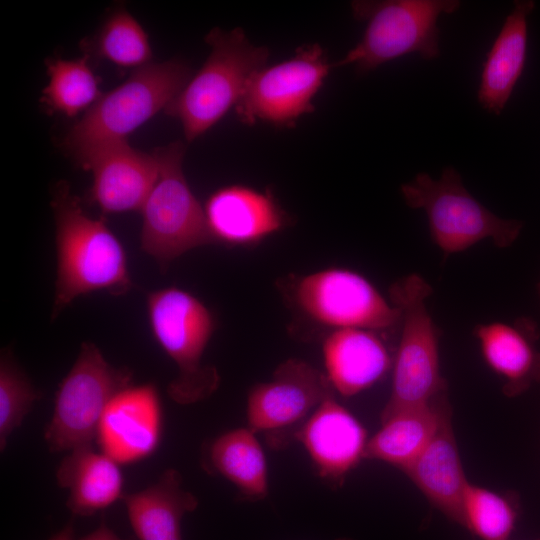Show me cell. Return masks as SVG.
<instances>
[{"label": "cell", "instance_id": "cell-1", "mask_svg": "<svg viewBox=\"0 0 540 540\" xmlns=\"http://www.w3.org/2000/svg\"><path fill=\"white\" fill-rule=\"evenodd\" d=\"M57 276L52 319L74 299L105 290L122 295L132 287L125 250L101 221L89 217L66 181L52 192Z\"/></svg>", "mask_w": 540, "mask_h": 540}, {"label": "cell", "instance_id": "cell-2", "mask_svg": "<svg viewBox=\"0 0 540 540\" xmlns=\"http://www.w3.org/2000/svg\"><path fill=\"white\" fill-rule=\"evenodd\" d=\"M190 69L181 60L149 63L135 69L117 88L102 94L71 127L64 147L76 161L94 149L117 141L144 124L185 87Z\"/></svg>", "mask_w": 540, "mask_h": 540}, {"label": "cell", "instance_id": "cell-3", "mask_svg": "<svg viewBox=\"0 0 540 540\" xmlns=\"http://www.w3.org/2000/svg\"><path fill=\"white\" fill-rule=\"evenodd\" d=\"M205 41L211 47L209 57L164 109L181 121L189 142L237 105L249 79L266 67L269 57V50L251 44L241 28L229 32L213 28Z\"/></svg>", "mask_w": 540, "mask_h": 540}, {"label": "cell", "instance_id": "cell-4", "mask_svg": "<svg viewBox=\"0 0 540 540\" xmlns=\"http://www.w3.org/2000/svg\"><path fill=\"white\" fill-rule=\"evenodd\" d=\"M431 292L430 284L418 274L402 277L390 286V302L402 314V331L391 394L381 421L445 397L446 384L439 365V331L426 305Z\"/></svg>", "mask_w": 540, "mask_h": 540}, {"label": "cell", "instance_id": "cell-5", "mask_svg": "<svg viewBox=\"0 0 540 540\" xmlns=\"http://www.w3.org/2000/svg\"><path fill=\"white\" fill-rule=\"evenodd\" d=\"M147 312L155 340L178 368L167 386L170 399L188 405L210 397L220 375L214 366L202 363L215 328L209 309L191 293L167 287L147 295Z\"/></svg>", "mask_w": 540, "mask_h": 540}, {"label": "cell", "instance_id": "cell-6", "mask_svg": "<svg viewBox=\"0 0 540 540\" xmlns=\"http://www.w3.org/2000/svg\"><path fill=\"white\" fill-rule=\"evenodd\" d=\"M460 5L458 0L353 1L352 14L366 22V29L361 40L331 66L354 64L363 74L410 53L424 60L437 59V20L441 14L454 13Z\"/></svg>", "mask_w": 540, "mask_h": 540}, {"label": "cell", "instance_id": "cell-7", "mask_svg": "<svg viewBox=\"0 0 540 540\" xmlns=\"http://www.w3.org/2000/svg\"><path fill=\"white\" fill-rule=\"evenodd\" d=\"M406 204L423 209L433 242L445 257L491 239L500 248L514 243L523 223L502 219L478 202L465 188L459 172L445 167L439 179L425 172L401 185Z\"/></svg>", "mask_w": 540, "mask_h": 540}, {"label": "cell", "instance_id": "cell-8", "mask_svg": "<svg viewBox=\"0 0 540 540\" xmlns=\"http://www.w3.org/2000/svg\"><path fill=\"white\" fill-rule=\"evenodd\" d=\"M153 153L158 160L159 175L141 209L140 248L166 269L187 251L216 240L204 208L184 177V144L175 141Z\"/></svg>", "mask_w": 540, "mask_h": 540}, {"label": "cell", "instance_id": "cell-9", "mask_svg": "<svg viewBox=\"0 0 540 540\" xmlns=\"http://www.w3.org/2000/svg\"><path fill=\"white\" fill-rule=\"evenodd\" d=\"M132 376L128 368L111 365L94 343L83 342L55 394L44 432L49 449L62 452L92 446L109 403L131 386Z\"/></svg>", "mask_w": 540, "mask_h": 540}, {"label": "cell", "instance_id": "cell-10", "mask_svg": "<svg viewBox=\"0 0 540 540\" xmlns=\"http://www.w3.org/2000/svg\"><path fill=\"white\" fill-rule=\"evenodd\" d=\"M331 68L320 45L299 47L294 57L252 75L235 106L238 118L247 125L258 120L292 125L314 111L312 100Z\"/></svg>", "mask_w": 540, "mask_h": 540}, {"label": "cell", "instance_id": "cell-11", "mask_svg": "<svg viewBox=\"0 0 540 540\" xmlns=\"http://www.w3.org/2000/svg\"><path fill=\"white\" fill-rule=\"evenodd\" d=\"M299 307L313 320L336 329L382 330L401 320L399 308L387 301L364 276L330 268L301 278L295 288Z\"/></svg>", "mask_w": 540, "mask_h": 540}, {"label": "cell", "instance_id": "cell-12", "mask_svg": "<svg viewBox=\"0 0 540 540\" xmlns=\"http://www.w3.org/2000/svg\"><path fill=\"white\" fill-rule=\"evenodd\" d=\"M334 391L325 373L304 360L287 359L269 381L249 391L247 427L272 433L303 423Z\"/></svg>", "mask_w": 540, "mask_h": 540}, {"label": "cell", "instance_id": "cell-13", "mask_svg": "<svg viewBox=\"0 0 540 540\" xmlns=\"http://www.w3.org/2000/svg\"><path fill=\"white\" fill-rule=\"evenodd\" d=\"M77 162L93 175L89 199L108 214L141 211L159 175L155 154L126 140L102 145Z\"/></svg>", "mask_w": 540, "mask_h": 540}, {"label": "cell", "instance_id": "cell-14", "mask_svg": "<svg viewBox=\"0 0 540 540\" xmlns=\"http://www.w3.org/2000/svg\"><path fill=\"white\" fill-rule=\"evenodd\" d=\"M310 456L318 475L340 482L363 459L366 430L334 396L325 399L294 434Z\"/></svg>", "mask_w": 540, "mask_h": 540}, {"label": "cell", "instance_id": "cell-15", "mask_svg": "<svg viewBox=\"0 0 540 540\" xmlns=\"http://www.w3.org/2000/svg\"><path fill=\"white\" fill-rule=\"evenodd\" d=\"M161 411L152 384L129 386L109 403L97 439L102 451L120 463L150 455L158 446Z\"/></svg>", "mask_w": 540, "mask_h": 540}, {"label": "cell", "instance_id": "cell-16", "mask_svg": "<svg viewBox=\"0 0 540 540\" xmlns=\"http://www.w3.org/2000/svg\"><path fill=\"white\" fill-rule=\"evenodd\" d=\"M204 210L214 239L232 245L257 242L286 223L285 213L269 192L240 185L215 191Z\"/></svg>", "mask_w": 540, "mask_h": 540}, {"label": "cell", "instance_id": "cell-17", "mask_svg": "<svg viewBox=\"0 0 540 540\" xmlns=\"http://www.w3.org/2000/svg\"><path fill=\"white\" fill-rule=\"evenodd\" d=\"M448 413L445 407L432 440L403 471L435 507L466 527L463 495L468 480L462 469Z\"/></svg>", "mask_w": 540, "mask_h": 540}, {"label": "cell", "instance_id": "cell-18", "mask_svg": "<svg viewBox=\"0 0 540 540\" xmlns=\"http://www.w3.org/2000/svg\"><path fill=\"white\" fill-rule=\"evenodd\" d=\"M326 376L333 389L353 396L377 382L390 367V356L372 330L336 329L322 345Z\"/></svg>", "mask_w": 540, "mask_h": 540}, {"label": "cell", "instance_id": "cell-19", "mask_svg": "<svg viewBox=\"0 0 540 540\" xmlns=\"http://www.w3.org/2000/svg\"><path fill=\"white\" fill-rule=\"evenodd\" d=\"M534 8L531 0L514 2L483 64L477 98L492 114L500 115L504 110L524 70L528 16Z\"/></svg>", "mask_w": 540, "mask_h": 540}, {"label": "cell", "instance_id": "cell-20", "mask_svg": "<svg viewBox=\"0 0 540 540\" xmlns=\"http://www.w3.org/2000/svg\"><path fill=\"white\" fill-rule=\"evenodd\" d=\"M122 500L139 540H182V519L198 506L197 497L183 487L175 469L165 470L143 490L124 493Z\"/></svg>", "mask_w": 540, "mask_h": 540}, {"label": "cell", "instance_id": "cell-21", "mask_svg": "<svg viewBox=\"0 0 540 540\" xmlns=\"http://www.w3.org/2000/svg\"><path fill=\"white\" fill-rule=\"evenodd\" d=\"M56 480L68 491V509L78 516L93 515L124 495L119 463L93 446L69 451L57 468Z\"/></svg>", "mask_w": 540, "mask_h": 540}, {"label": "cell", "instance_id": "cell-22", "mask_svg": "<svg viewBox=\"0 0 540 540\" xmlns=\"http://www.w3.org/2000/svg\"><path fill=\"white\" fill-rule=\"evenodd\" d=\"M473 333L485 361L506 380L505 390L510 394L540 381V351L535 347L538 332L531 320L478 324Z\"/></svg>", "mask_w": 540, "mask_h": 540}, {"label": "cell", "instance_id": "cell-23", "mask_svg": "<svg viewBox=\"0 0 540 540\" xmlns=\"http://www.w3.org/2000/svg\"><path fill=\"white\" fill-rule=\"evenodd\" d=\"M443 399L400 411L381 421L382 427L367 441L363 459L380 460L404 470L435 435L446 407Z\"/></svg>", "mask_w": 540, "mask_h": 540}, {"label": "cell", "instance_id": "cell-24", "mask_svg": "<svg viewBox=\"0 0 540 540\" xmlns=\"http://www.w3.org/2000/svg\"><path fill=\"white\" fill-rule=\"evenodd\" d=\"M206 466L232 482L245 500L268 495V469L264 451L249 427L227 431L206 448Z\"/></svg>", "mask_w": 540, "mask_h": 540}, {"label": "cell", "instance_id": "cell-25", "mask_svg": "<svg viewBox=\"0 0 540 540\" xmlns=\"http://www.w3.org/2000/svg\"><path fill=\"white\" fill-rule=\"evenodd\" d=\"M46 65L49 82L43 90L41 101L52 112L73 117L90 108L102 95L86 57L50 59Z\"/></svg>", "mask_w": 540, "mask_h": 540}, {"label": "cell", "instance_id": "cell-26", "mask_svg": "<svg viewBox=\"0 0 540 540\" xmlns=\"http://www.w3.org/2000/svg\"><path fill=\"white\" fill-rule=\"evenodd\" d=\"M94 52L123 68H140L152 57L145 31L126 10L108 18L94 41Z\"/></svg>", "mask_w": 540, "mask_h": 540}, {"label": "cell", "instance_id": "cell-27", "mask_svg": "<svg viewBox=\"0 0 540 540\" xmlns=\"http://www.w3.org/2000/svg\"><path fill=\"white\" fill-rule=\"evenodd\" d=\"M466 528L483 540H508L515 523V511L499 494L469 481L463 495Z\"/></svg>", "mask_w": 540, "mask_h": 540}, {"label": "cell", "instance_id": "cell-28", "mask_svg": "<svg viewBox=\"0 0 540 540\" xmlns=\"http://www.w3.org/2000/svg\"><path fill=\"white\" fill-rule=\"evenodd\" d=\"M41 394L16 365L9 351L2 352L0 363V448L21 425Z\"/></svg>", "mask_w": 540, "mask_h": 540}, {"label": "cell", "instance_id": "cell-29", "mask_svg": "<svg viewBox=\"0 0 540 540\" xmlns=\"http://www.w3.org/2000/svg\"><path fill=\"white\" fill-rule=\"evenodd\" d=\"M79 540H122L111 528L102 522L93 532Z\"/></svg>", "mask_w": 540, "mask_h": 540}, {"label": "cell", "instance_id": "cell-30", "mask_svg": "<svg viewBox=\"0 0 540 540\" xmlns=\"http://www.w3.org/2000/svg\"><path fill=\"white\" fill-rule=\"evenodd\" d=\"M49 540H74V525L70 521L59 532L53 535Z\"/></svg>", "mask_w": 540, "mask_h": 540}, {"label": "cell", "instance_id": "cell-31", "mask_svg": "<svg viewBox=\"0 0 540 540\" xmlns=\"http://www.w3.org/2000/svg\"><path fill=\"white\" fill-rule=\"evenodd\" d=\"M538 292H539V296H540V282L538 283Z\"/></svg>", "mask_w": 540, "mask_h": 540}]
</instances>
